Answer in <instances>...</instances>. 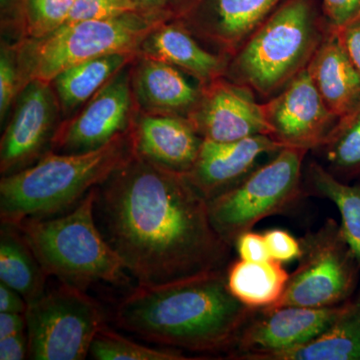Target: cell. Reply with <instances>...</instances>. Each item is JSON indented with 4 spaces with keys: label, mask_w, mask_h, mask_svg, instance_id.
I'll list each match as a JSON object with an SVG mask.
<instances>
[{
    "label": "cell",
    "mask_w": 360,
    "mask_h": 360,
    "mask_svg": "<svg viewBox=\"0 0 360 360\" xmlns=\"http://www.w3.org/2000/svg\"><path fill=\"white\" fill-rule=\"evenodd\" d=\"M94 217L137 285L226 269L231 246L213 229L207 201L184 175L136 155L96 187Z\"/></svg>",
    "instance_id": "6da1fadb"
},
{
    "label": "cell",
    "mask_w": 360,
    "mask_h": 360,
    "mask_svg": "<svg viewBox=\"0 0 360 360\" xmlns=\"http://www.w3.org/2000/svg\"><path fill=\"white\" fill-rule=\"evenodd\" d=\"M231 295L225 269L160 285H137L117 303L118 328L193 352H231L255 314Z\"/></svg>",
    "instance_id": "7a4b0ae2"
},
{
    "label": "cell",
    "mask_w": 360,
    "mask_h": 360,
    "mask_svg": "<svg viewBox=\"0 0 360 360\" xmlns=\"http://www.w3.org/2000/svg\"><path fill=\"white\" fill-rule=\"evenodd\" d=\"M134 155L131 130L89 153L51 151L34 165L1 177L0 219L18 224L68 212Z\"/></svg>",
    "instance_id": "3957f363"
},
{
    "label": "cell",
    "mask_w": 360,
    "mask_h": 360,
    "mask_svg": "<svg viewBox=\"0 0 360 360\" xmlns=\"http://www.w3.org/2000/svg\"><path fill=\"white\" fill-rule=\"evenodd\" d=\"M329 30L317 0H283L229 58L224 77L269 101L309 68Z\"/></svg>",
    "instance_id": "277c9868"
},
{
    "label": "cell",
    "mask_w": 360,
    "mask_h": 360,
    "mask_svg": "<svg viewBox=\"0 0 360 360\" xmlns=\"http://www.w3.org/2000/svg\"><path fill=\"white\" fill-rule=\"evenodd\" d=\"M96 194L94 187L68 212L14 224L47 276L84 290L94 283H129L122 260L96 224Z\"/></svg>",
    "instance_id": "5b68a950"
},
{
    "label": "cell",
    "mask_w": 360,
    "mask_h": 360,
    "mask_svg": "<svg viewBox=\"0 0 360 360\" xmlns=\"http://www.w3.org/2000/svg\"><path fill=\"white\" fill-rule=\"evenodd\" d=\"M161 21L130 13L110 20L68 22L40 39L15 40L20 89L32 80L51 82L61 71L89 59L137 53L142 40Z\"/></svg>",
    "instance_id": "8992f818"
},
{
    "label": "cell",
    "mask_w": 360,
    "mask_h": 360,
    "mask_svg": "<svg viewBox=\"0 0 360 360\" xmlns=\"http://www.w3.org/2000/svg\"><path fill=\"white\" fill-rule=\"evenodd\" d=\"M309 151L283 148L238 186L207 201L213 229L231 248L240 234L266 217L291 210L305 195L303 167Z\"/></svg>",
    "instance_id": "52a82bcc"
},
{
    "label": "cell",
    "mask_w": 360,
    "mask_h": 360,
    "mask_svg": "<svg viewBox=\"0 0 360 360\" xmlns=\"http://www.w3.org/2000/svg\"><path fill=\"white\" fill-rule=\"evenodd\" d=\"M302 252L281 300L269 307L326 309L354 297L360 262L348 245L341 225L328 219L317 231L300 239Z\"/></svg>",
    "instance_id": "ba28073f"
},
{
    "label": "cell",
    "mask_w": 360,
    "mask_h": 360,
    "mask_svg": "<svg viewBox=\"0 0 360 360\" xmlns=\"http://www.w3.org/2000/svg\"><path fill=\"white\" fill-rule=\"evenodd\" d=\"M28 359L84 360L105 326L103 310L84 290L59 284L28 303Z\"/></svg>",
    "instance_id": "9c48e42d"
},
{
    "label": "cell",
    "mask_w": 360,
    "mask_h": 360,
    "mask_svg": "<svg viewBox=\"0 0 360 360\" xmlns=\"http://www.w3.org/2000/svg\"><path fill=\"white\" fill-rule=\"evenodd\" d=\"M132 63L111 78L75 115L61 122L52 141V153H89L131 130L139 112L131 87Z\"/></svg>",
    "instance_id": "30bf717a"
},
{
    "label": "cell",
    "mask_w": 360,
    "mask_h": 360,
    "mask_svg": "<svg viewBox=\"0 0 360 360\" xmlns=\"http://www.w3.org/2000/svg\"><path fill=\"white\" fill-rule=\"evenodd\" d=\"M51 82L32 80L20 89L0 141V174H15L51 153L63 122Z\"/></svg>",
    "instance_id": "8fae6325"
},
{
    "label": "cell",
    "mask_w": 360,
    "mask_h": 360,
    "mask_svg": "<svg viewBox=\"0 0 360 360\" xmlns=\"http://www.w3.org/2000/svg\"><path fill=\"white\" fill-rule=\"evenodd\" d=\"M283 0H179L172 18L206 49L231 58Z\"/></svg>",
    "instance_id": "7c38bea8"
},
{
    "label": "cell",
    "mask_w": 360,
    "mask_h": 360,
    "mask_svg": "<svg viewBox=\"0 0 360 360\" xmlns=\"http://www.w3.org/2000/svg\"><path fill=\"white\" fill-rule=\"evenodd\" d=\"M262 108L274 141L309 153L323 143L340 118L324 103L307 68Z\"/></svg>",
    "instance_id": "4fadbf2b"
},
{
    "label": "cell",
    "mask_w": 360,
    "mask_h": 360,
    "mask_svg": "<svg viewBox=\"0 0 360 360\" xmlns=\"http://www.w3.org/2000/svg\"><path fill=\"white\" fill-rule=\"evenodd\" d=\"M187 120L205 141H236L270 134L257 96L224 77L201 85L200 98Z\"/></svg>",
    "instance_id": "5bb4252c"
},
{
    "label": "cell",
    "mask_w": 360,
    "mask_h": 360,
    "mask_svg": "<svg viewBox=\"0 0 360 360\" xmlns=\"http://www.w3.org/2000/svg\"><path fill=\"white\" fill-rule=\"evenodd\" d=\"M342 304L326 309L300 307L258 309L241 330L229 359L258 360L302 345L328 328Z\"/></svg>",
    "instance_id": "9a60e30c"
},
{
    "label": "cell",
    "mask_w": 360,
    "mask_h": 360,
    "mask_svg": "<svg viewBox=\"0 0 360 360\" xmlns=\"http://www.w3.org/2000/svg\"><path fill=\"white\" fill-rule=\"evenodd\" d=\"M283 148L269 135L229 142L203 139L193 167L184 176L208 201L238 186L259 165L262 156Z\"/></svg>",
    "instance_id": "2e32d148"
},
{
    "label": "cell",
    "mask_w": 360,
    "mask_h": 360,
    "mask_svg": "<svg viewBox=\"0 0 360 360\" xmlns=\"http://www.w3.org/2000/svg\"><path fill=\"white\" fill-rule=\"evenodd\" d=\"M134 153L155 167L186 175L203 139L187 118L137 112L131 129Z\"/></svg>",
    "instance_id": "e0dca14e"
},
{
    "label": "cell",
    "mask_w": 360,
    "mask_h": 360,
    "mask_svg": "<svg viewBox=\"0 0 360 360\" xmlns=\"http://www.w3.org/2000/svg\"><path fill=\"white\" fill-rule=\"evenodd\" d=\"M174 66L137 54L131 87L139 112L187 118L200 96L201 85Z\"/></svg>",
    "instance_id": "ac0fdd59"
},
{
    "label": "cell",
    "mask_w": 360,
    "mask_h": 360,
    "mask_svg": "<svg viewBox=\"0 0 360 360\" xmlns=\"http://www.w3.org/2000/svg\"><path fill=\"white\" fill-rule=\"evenodd\" d=\"M137 54L179 68L200 85L224 77L229 58L206 49L179 21H161L146 35Z\"/></svg>",
    "instance_id": "d6986e66"
},
{
    "label": "cell",
    "mask_w": 360,
    "mask_h": 360,
    "mask_svg": "<svg viewBox=\"0 0 360 360\" xmlns=\"http://www.w3.org/2000/svg\"><path fill=\"white\" fill-rule=\"evenodd\" d=\"M307 70L324 103L338 117L360 103V73L335 32L329 30Z\"/></svg>",
    "instance_id": "ffe728a7"
},
{
    "label": "cell",
    "mask_w": 360,
    "mask_h": 360,
    "mask_svg": "<svg viewBox=\"0 0 360 360\" xmlns=\"http://www.w3.org/2000/svg\"><path fill=\"white\" fill-rule=\"evenodd\" d=\"M258 360H360V293L343 303L335 321L312 340Z\"/></svg>",
    "instance_id": "44dd1931"
},
{
    "label": "cell",
    "mask_w": 360,
    "mask_h": 360,
    "mask_svg": "<svg viewBox=\"0 0 360 360\" xmlns=\"http://www.w3.org/2000/svg\"><path fill=\"white\" fill-rule=\"evenodd\" d=\"M135 52H120L89 59L61 71L51 80L63 120L70 117L111 78L136 58Z\"/></svg>",
    "instance_id": "7402d4cb"
},
{
    "label": "cell",
    "mask_w": 360,
    "mask_h": 360,
    "mask_svg": "<svg viewBox=\"0 0 360 360\" xmlns=\"http://www.w3.org/2000/svg\"><path fill=\"white\" fill-rule=\"evenodd\" d=\"M225 274L231 295L257 310L272 307L281 300L290 276L276 260L253 262L240 258L227 265Z\"/></svg>",
    "instance_id": "603a6c76"
},
{
    "label": "cell",
    "mask_w": 360,
    "mask_h": 360,
    "mask_svg": "<svg viewBox=\"0 0 360 360\" xmlns=\"http://www.w3.org/2000/svg\"><path fill=\"white\" fill-rule=\"evenodd\" d=\"M47 277L18 227L1 221L0 283L18 291L28 304L46 291Z\"/></svg>",
    "instance_id": "cb8c5ba5"
},
{
    "label": "cell",
    "mask_w": 360,
    "mask_h": 360,
    "mask_svg": "<svg viewBox=\"0 0 360 360\" xmlns=\"http://www.w3.org/2000/svg\"><path fill=\"white\" fill-rule=\"evenodd\" d=\"M305 195L331 201L338 207L341 229L360 262V182L350 184L336 179L319 161L303 167Z\"/></svg>",
    "instance_id": "d4e9b609"
},
{
    "label": "cell",
    "mask_w": 360,
    "mask_h": 360,
    "mask_svg": "<svg viewBox=\"0 0 360 360\" xmlns=\"http://www.w3.org/2000/svg\"><path fill=\"white\" fill-rule=\"evenodd\" d=\"M314 151L336 179H360V103L338 118L328 139Z\"/></svg>",
    "instance_id": "484cf974"
},
{
    "label": "cell",
    "mask_w": 360,
    "mask_h": 360,
    "mask_svg": "<svg viewBox=\"0 0 360 360\" xmlns=\"http://www.w3.org/2000/svg\"><path fill=\"white\" fill-rule=\"evenodd\" d=\"M75 1L21 0L13 25L2 33H13L14 41L44 37L68 22Z\"/></svg>",
    "instance_id": "4316f807"
},
{
    "label": "cell",
    "mask_w": 360,
    "mask_h": 360,
    "mask_svg": "<svg viewBox=\"0 0 360 360\" xmlns=\"http://www.w3.org/2000/svg\"><path fill=\"white\" fill-rule=\"evenodd\" d=\"M89 356L96 360H187L179 349L153 348L130 340L104 326L97 333Z\"/></svg>",
    "instance_id": "83f0119b"
},
{
    "label": "cell",
    "mask_w": 360,
    "mask_h": 360,
    "mask_svg": "<svg viewBox=\"0 0 360 360\" xmlns=\"http://www.w3.org/2000/svg\"><path fill=\"white\" fill-rule=\"evenodd\" d=\"M20 91V72L13 42L1 40L0 47V123L6 125Z\"/></svg>",
    "instance_id": "f1b7e54d"
},
{
    "label": "cell",
    "mask_w": 360,
    "mask_h": 360,
    "mask_svg": "<svg viewBox=\"0 0 360 360\" xmlns=\"http://www.w3.org/2000/svg\"><path fill=\"white\" fill-rule=\"evenodd\" d=\"M130 13H139L134 0H75L68 22L110 20Z\"/></svg>",
    "instance_id": "f546056e"
},
{
    "label": "cell",
    "mask_w": 360,
    "mask_h": 360,
    "mask_svg": "<svg viewBox=\"0 0 360 360\" xmlns=\"http://www.w3.org/2000/svg\"><path fill=\"white\" fill-rule=\"evenodd\" d=\"M322 15L331 32L360 20V0H319Z\"/></svg>",
    "instance_id": "4dcf8cb0"
},
{
    "label": "cell",
    "mask_w": 360,
    "mask_h": 360,
    "mask_svg": "<svg viewBox=\"0 0 360 360\" xmlns=\"http://www.w3.org/2000/svg\"><path fill=\"white\" fill-rule=\"evenodd\" d=\"M264 238L271 259L283 264L297 260L300 257L302 252L300 241L290 232L283 229H270L265 232Z\"/></svg>",
    "instance_id": "1f68e13d"
},
{
    "label": "cell",
    "mask_w": 360,
    "mask_h": 360,
    "mask_svg": "<svg viewBox=\"0 0 360 360\" xmlns=\"http://www.w3.org/2000/svg\"><path fill=\"white\" fill-rule=\"evenodd\" d=\"M239 258L246 262H260L271 259L264 234L252 231L243 232L234 243Z\"/></svg>",
    "instance_id": "d6a6232c"
},
{
    "label": "cell",
    "mask_w": 360,
    "mask_h": 360,
    "mask_svg": "<svg viewBox=\"0 0 360 360\" xmlns=\"http://www.w3.org/2000/svg\"><path fill=\"white\" fill-rule=\"evenodd\" d=\"M335 32L338 33L350 60L360 73V20Z\"/></svg>",
    "instance_id": "836d02e7"
},
{
    "label": "cell",
    "mask_w": 360,
    "mask_h": 360,
    "mask_svg": "<svg viewBox=\"0 0 360 360\" xmlns=\"http://www.w3.org/2000/svg\"><path fill=\"white\" fill-rule=\"evenodd\" d=\"M25 357H28V338L26 331L0 338V359L22 360Z\"/></svg>",
    "instance_id": "e575fe53"
},
{
    "label": "cell",
    "mask_w": 360,
    "mask_h": 360,
    "mask_svg": "<svg viewBox=\"0 0 360 360\" xmlns=\"http://www.w3.org/2000/svg\"><path fill=\"white\" fill-rule=\"evenodd\" d=\"M137 11L153 20L172 18L174 7L179 0H134Z\"/></svg>",
    "instance_id": "d590c367"
},
{
    "label": "cell",
    "mask_w": 360,
    "mask_h": 360,
    "mask_svg": "<svg viewBox=\"0 0 360 360\" xmlns=\"http://www.w3.org/2000/svg\"><path fill=\"white\" fill-rule=\"evenodd\" d=\"M27 302L18 291L0 283V312H14L25 314Z\"/></svg>",
    "instance_id": "8d00e7d4"
},
{
    "label": "cell",
    "mask_w": 360,
    "mask_h": 360,
    "mask_svg": "<svg viewBox=\"0 0 360 360\" xmlns=\"http://www.w3.org/2000/svg\"><path fill=\"white\" fill-rule=\"evenodd\" d=\"M25 314L0 312V338L25 333Z\"/></svg>",
    "instance_id": "74e56055"
},
{
    "label": "cell",
    "mask_w": 360,
    "mask_h": 360,
    "mask_svg": "<svg viewBox=\"0 0 360 360\" xmlns=\"http://www.w3.org/2000/svg\"><path fill=\"white\" fill-rule=\"evenodd\" d=\"M21 0H0V13H1V32L8 30L15 18L16 11Z\"/></svg>",
    "instance_id": "f35d334b"
}]
</instances>
